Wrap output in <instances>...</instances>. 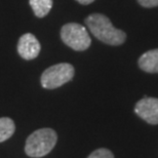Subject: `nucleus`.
<instances>
[{
    "instance_id": "obj_4",
    "label": "nucleus",
    "mask_w": 158,
    "mask_h": 158,
    "mask_svg": "<svg viewBox=\"0 0 158 158\" xmlns=\"http://www.w3.org/2000/svg\"><path fill=\"white\" fill-rule=\"evenodd\" d=\"M74 67L68 63L53 65L47 68L41 75V85L47 89L58 88L67 83L74 76Z\"/></svg>"
},
{
    "instance_id": "obj_2",
    "label": "nucleus",
    "mask_w": 158,
    "mask_h": 158,
    "mask_svg": "<svg viewBox=\"0 0 158 158\" xmlns=\"http://www.w3.org/2000/svg\"><path fill=\"white\" fill-rule=\"evenodd\" d=\"M58 135L52 128H40L32 132L26 141L25 152L30 157H43L56 146Z\"/></svg>"
},
{
    "instance_id": "obj_10",
    "label": "nucleus",
    "mask_w": 158,
    "mask_h": 158,
    "mask_svg": "<svg viewBox=\"0 0 158 158\" xmlns=\"http://www.w3.org/2000/svg\"><path fill=\"white\" fill-rule=\"evenodd\" d=\"M87 158H114V155L111 151L106 148H100L94 151Z\"/></svg>"
},
{
    "instance_id": "obj_7",
    "label": "nucleus",
    "mask_w": 158,
    "mask_h": 158,
    "mask_svg": "<svg viewBox=\"0 0 158 158\" xmlns=\"http://www.w3.org/2000/svg\"><path fill=\"white\" fill-rule=\"evenodd\" d=\"M139 66L148 73H158V48L145 52L139 59Z\"/></svg>"
},
{
    "instance_id": "obj_11",
    "label": "nucleus",
    "mask_w": 158,
    "mask_h": 158,
    "mask_svg": "<svg viewBox=\"0 0 158 158\" xmlns=\"http://www.w3.org/2000/svg\"><path fill=\"white\" fill-rule=\"evenodd\" d=\"M138 2L144 7H154L158 5V0H138Z\"/></svg>"
},
{
    "instance_id": "obj_6",
    "label": "nucleus",
    "mask_w": 158,
    "mask_h": 158,
    "mask_svg": "<svg viewBox=\"0 0 158 158\" xmlns=\"http://www.w3.org/2000/svg\"><path fill=\"white\" fill-rule=\"evenodd\" d=\"M40 43L33 34L26 33L21 36L18 42V52L24 60H33L40 52Z\"/></svg>"
},
{
    "instance_id": "obj_3",
    "label": "nucleus",
    "mask_w": 158,
    "mask_h": 158,
    "mask_svg": "<svg viewBox=\"0 0 158 158\" xmlns=\"http://www.w3.org/2000/svg\"><path fill=\"white\" fill-rule=\"evenodd\" d=\"M61 38L66 45L81 52L89 47L91 40L86 28L77 23H69L62 27Z\"/></svg>"
},
{
    "instance_id": "obj_1",
    "label": "nucleus",
    "mask_w": 158,
    "mask_h": 158,
    "mask_svg": "<svg viewBox=\"0 0 158 158\" xmlns=\"http://www.w3.org/2000/svg\"><path fill=\"white\" fill-rule=\"evenodd\" d=\"M85 24L91 34L109 45H120L125 41L126 35L122 30L116 29L111 21L102 14H93L85 19Z\"/></svg>"
},
{
    "instance_id": "obj_12",
    "label": "nucleus",
    "mask_w": 158,
    "mask_h": 158,
    "mask_svg": "<svg viewBox=\"0 0 158 158\" xmlns=\"http://www.w3.org/2000/svg\"><path fill=\"white\" fill-rule=\"evenodd\" d=\"M76 1L80 3V4L87 5V4H90V3H93L94 0H76Z\"/></svg>"
},
{
    "instance_id": "obj_8",
    "label": "nucleus",
    "mask_w": 158,
    "mask_h": 158,
    "mask_svg": "<svg viewBox=\"0 0 158 158\" xmlns=\"http://www.w3.org/2000/svg\"><path fill=\"white\" fill-rule=\"evenodd\" d=\"M29 3L37 18H44L52 7V0H29Z\"/></svg>"
},
{
    "instance_id": "obj_9",
    "label": "nucleus",
    "mask_w": 158,
    "mask_h": 158,
    "mask_svg": "<svg viewBox=\"0 0 158 158\" xmlns=\"http://www.w3.org/2000/svg\"><path fill=\"white\" fill-rule=\"evenodd\" d=\"M15 124L14 120L8 117L0 118V143L8 140L15 134Z\"/></svg>"
},
{
    "instance_id": "obj_5",
    "label": "nucleus",
    "mask_w": 158,
    "mask_h": 158,
    "mask_svg": "<svg viewBox=\"0 0 158 158\" xmlns=\"http://www.w3.org/2000/svg\"><path fill=\"white\" fill-rule=\"evenodd\" d=\"M135 112L150 124H158V99L144 98L135 104Z\"/></svg>"
}]
</instances>
